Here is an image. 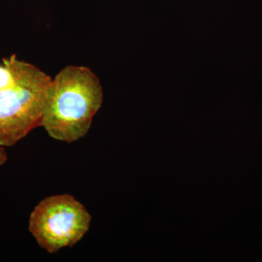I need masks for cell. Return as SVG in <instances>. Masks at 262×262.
<instances>
[{
  "label": "cell",
  "instance_id": "6da1fadb",
  "mask_svg": "<svg viewBox=\"0 0 262 262\" xmlns=\"http://www.w3.org/2000/svg\"><path fill=\"white\" fill-rule=\"evenodd\" d=\"M103 98L101 82L91 69L67 66L52 79L41 126L55 140H80L89 133Z\"/></svg>",
  "mask_w": 262,
  "mask_h": 262
},
{
  "label": "cell",
  "instance_id": "7a4b0ae2",
  "mask_svg": "<svg viewBox=\"0 0 262 262\" xmlns=\"http://www.w3.org/2000/svg\"><path fill=\"white\" fill-rule=\"evenodd\" d=\"M51 81L36 66L17 60L15 82L0 90V146L15 145L41 126Z\"/></svg>",
  "mask_w": 262,
  "mask_h": 262
},
{
  "label": "cell",
  "instance_id": "3957f363",
  "mask_svg": "<svg viewBox=\"0 0 262 262\" xmlns=\"http://www.w3.org/2000/svg\"><path fill=\"white\" fill-rule=\"evenodd\" d=\"M92 216L71 194L49 196L34 207L29 220V231L48 253L72 247L83 238Z\"/></svg>",
  "mask_w": 262,
  "mask_h": 262
},
{
  "label": "cell",
  "instance_id": "277c9868",
  "mask_svg": "<svg viewBox=\"0 0 262 262\" xmlns=\"http://www.w3.org/2000/svg\"><path fill=\"white\" fill-rule=\"evenodd\" d=\"M17 60L18 58L13 55L0 63V90L9 87L15 82Z\"/></svg>",
  "mask_w": 262,
  "mask_h": 262
},
{
  "label": "cell",
  "instance_id": "5b68a950",
  "mask_svg": "<svg viewBox=\"0 0 262 262\" xmlns=\"http://www.w3.org/2000/svg\"><path fill=\"white\" fill-rule=\"evenodd\" d=\"M7 161H8V155L4 147L0 146V166L6 163Z\"/></svg>",
  "mask_w": 262,
  "mask_h": 262
}]
</instances>
